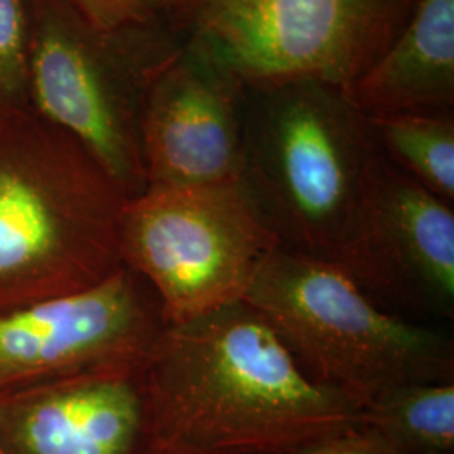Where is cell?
Returning <instances> with one entry per match:
<instances>
[{
	"mask_svg": "<svg viewBox=\"0 0 454 454\" xmlns=\"http://www.w3.org/2000/svg\"><path fill=\"white\" fill-rule=\"evenodd\" d=\"M144 369L86 373L0 394L4 454H145Z\"/></svg>",
	"mask_w": 454,
	"mask_h": 454,
	"instance_id": "obj_11",
	"label": "cell"
},
{
	"mask_svg": "<svg viewBox=\"0 0 454 454\" xmlns=\"http://www.w3.org/2000/svg\"><path fill=\"white\" fill-rule=\"evenodd\" d=\"M31 22L24 0H0V108L29 93Z\"/></svg>",
	"mask_w": 454,
	"mask_h": 454,
	"instance_id": "obj_15",
	"label": "cell"
},
{
	"mask_svg": "<svg viewBox=\"0 0 454 454\" xmlns=\"http://www.w3.org/2000/svg\"><path fill=\"white\" fill-rule=\"evenodd\" d=\"M341 90L365 116L454 112V0H419L387 49Z\"/></svg>",
	"mask_w": 454,
	"mask_h": 454,
	"instance_id": "obj_12",
	"label": "cell"
},
{
	"mask_svg": "<svg viewBox=\"0 0 454 454\" xmlns=\"http://www.w3.org/2000/svg\"><path fill=\"white\" fill-rule=\"evenodd\" d=\"M165 328L155 293L121 264L95 286L0 313V394L142 369Z\"/></svg>",
	"mask_w": 454,
	"mask_h": 454,
	"instance_id": "obj_9",
	"label": "cell"
},
{
	"mask_svg": "<svg viewBox=\"0 0 454 454\" xmlns=\"http://www.w3.org/2000/svg\"><path fill=\"white\" fill-rule=\"evenodd\" d=\"M419 0H199L189 34L244 82L311 78L345 88Z\"/></svg>",
	"mask_w": 454,
	"mask_h": 454,
	"instance_id": "obj_7",
	"label": "cell"
},
{
	"mask_svg": "<svg viewBox=\"0 0 454 454\" xmlns=\"http://www.w3.org/2000/svg\"><path fill=\"white\" fill-rule=\"evenodd\" d=\"M144 375L145 454H293L360 422L244 300L167 325Z\"/></svg>",
	"mask_w": 454,
	"mask_h": 454,
	"instance_id": "obj_1",
	"label": "cell"
},
{
	"mask_svg": "<svg viewBox=\"0 0 454 454\" xmlns=\"http://www.w3.org/2000/svg\"><path fill=\"white\" fill-rule=\"evenodd\" d=\"M187 35L177 20L101 33L63 0L48 4L31 26L35 114L73 137L129 199L146 189L140 150L146 91Z\"/></svg>",
	"mask_w": 454,
	"mask_h": 454,
	"instance_id": "obj_5",
	"label": "cell"
},
{
	"mask_svg": "<svg viewBox=\"0 0 454 454\" xmlns=\"http://www.w3.org/2000/svg\"><path fill=\"white\" fill-rule=\"evenodd\" d=\"M333 261L382 307L446 328L454 322V206L379 150Z\"/></svg>",
	"mask_w": 454,
	"mask_h": 454,
	"instance_id": "obj_8",
	"label": "cell"
},
{
	"mask_svg": "<svg viewBox=\"0 0 454 454\" xmlns=\"http://www.w3.org/2000/svg\"><path fill=\"white\" fill-rule=\"evenodd\" d=\"M367 121L390 162L454 206V112L372 114Z\"/></svg>",
	"mask_w": 454,
	"mask_h": 454,
	"instance_id": "obj_14",
	"label": "cell"
},
{
	"mask_svg": "<svg viewBox=\"0 0 454 454\" xmlns=\"http://www.w3.org/2000/svg\"><path fill=\"white\" fill-rule=\"evenodd\" d=\"M91 27L118 33L165 20L182 22L168 0H63ZM185 24V22H182ZM187 26V24H185Z\"/></svg>",
	"mask_w": 454,
	"mask_h": 454,
	"instance_id": "obj_16",
	"label": "cell"
},
{
	"mask_svg": "<svg viewBox=\"0 0 454 454\" xmlns=\"http://www.w3.org/2000/svg\"><path fill=\"white\" fill-rule=\"evenodd\" d=\"M276 246L275 229L241 182L146 187L121 214V262L155 293L167 325L243 301Z\"/></svg>",
	"mask_w": 454,
	"mask_h": 454,
	"instance_id": "obj_6",
	"label": "cell"
},
{
	"mask_svg": "<svg viewBox=\"0 0 454 454\" xmlns=\"http://www.w3.org/2000/svg\"><path fill=\"white\" fill-rule=\"evenodd\" d=\"M318 382L364 407L414 382H454V340L377 303L333 260L276 246L244 296Z\"/></svg>",
	"mask_w": 454,
	"mask_h": 454,
	"instance_id": "obj_4",
	"label": "cell"
},
{
	"mask_svg": "<svg viewBox=\"0 0 454 454\" xmlns=\"http://www.w3.org/2000/svg\"><path fill=\"white\" fill-rule=\"evenodd\" d=\"M127 199L73 137L0 108V313L114 273Z\"/></svg>",
	"mask_w": 454,
	"mask_h": 454,
	"instance_id": "obj_2",
	"label": "cell"
},
{
	"mask_svg": "<svg viewBox=\"0 0 454 454\" xmlns=\"http://www.w3.org/2000/svg\"><path fill=\"white\" fill-rule=\"evenodd\" d=\"M199 0H168L172 11L179 17L182 22L189 26V17L194 12L195 5Z\"/></svg>",
	"mask_w": 454,
	"mask_h": 454,
	"instance_id": "obj_18",
	"label": "cell"
},
{
	"mask_svg": "<svg viewBox=\"0 0 454 454\" xmlns=\"http://www.w3.org/2000/svg\"><path fill=\"white\" fill-rule=\"evenodd\" d=\"M0 454H4V453H2V448H0Z\"/></svg>",
	"mask_w": 454,
	"mask_h": 454,
	"instance_id": "obj_19",
	"label": "cell"
},
{
	"mask_svg": "<svg viewBox=\"0 0 454 454\" xmlns=\"http://www.w3.org/2000/svg\"><path fill=\"white\" fill-rule=\"evenodd\" d=\"M358 427L409 454H454V382H414L362 407Z\"/></svg>",
	"mask_w": 454,
	"mask_h": 454,
	"instance_id": "obj_13",
	"label": "cell"
},
{
	"mask_svg": "<svg viewBox=\"0 0 454 454\" xmlns=\"http://www.w3.org/2000/svg\"><path fill=\"white\" fill-rule=\"evenodd\" d=\"M293 454H409L375 438L371 433L354 427L335 436L322 439L309 448Z\"/></svg>",
	"mask_w": 454,
	"mask_h": 454,
	"instance_id": "obj_17",
	"label": "cell"
},
{
	"mask_svg": "<svg viewBox=\"0 0 454 454\" xmlns=\"http://www.w3.org/2000/svg\"><path fill=\"white\" fill-rule=\"evenodd\" d=\"M246 82L189 34L155 74L140 114L146 187L241 180Z\"/></svg>",
	"mask_w": 454,
	"mask_h": 454,
	"instance_id": "obj_10",
	"label": "cell"
},
{
	"mask_svg": "<svg viewBox=\"0 0 454 454\" xmlns=\"http://www.w3.org/2000/svg\"><path fill=\"white\" fill-rule=\"evenodd\" d=\"M377 145L340 86L292 78L246 82L241 184L279 244L333 260Z\"/></svg>",
	"mask_w": 454,
	"mask_h": 454,
	"instance_id": "obj_3",
	"label": "cell"
}]
</instances>
